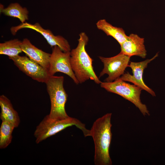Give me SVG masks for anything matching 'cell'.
<instances>
[{"label":"cell","mask_w":165,"mask_h":165,"mask_svg":"<svg viewBox=\"0 0 165 165\" xmlns=\"http://www.w3.org/2000/svg\"><path fill=\"white\" fill-rule=\"evenodd\" d=\"M112 114L108 113L98 118L94 122L90 130L95 147L94 161L96 165H111L109 155L112 138L111 131Z\"/></svg>","instance_id":"obj_1"},{"label":"cell","mask_w":165,"mask_h":165,"mask_svg":"<svg viewBox=\"0 0 165 165\" xmlns=\"http://www.w3.org/2000/svg\"><path fill=\"white\" fill-rule=\"evenodd\" d=\"M79 36L77 46L70 52V62L72 69L79 83L91 79L97 84H100L101 82L93 69V60L86 50L88 38L84 32L80 33Z\"/></svg>","instance_id":"obj_2"},{"label":"cell","mask_w":165,"mask_h":165,"mask_svg":"<svg viewBox=\"0 0 165 165\" xmlns=\"http://www.w3.org/2000/svg\"><path fill=\"white\" fill-rule=\"evenodd\" d=\"M75 126L81 130L85 137L90 136V130L79 120L70 117L62 119H53L46 115L37 127L34 135L38 144L67 127Z\"/></svg>","instance_id":"obj_3"},{"label":"cell","mask_w":165,"mask_h":165,"mask_svg":"<svg viewBox=\"0 0 165 165\" xmlns=\"http://www.w3.org/2000/svg\"><path fill=\"white\" fill-rule=\"evenodd\" d=\"M64 81L63 76L53 75L50 76L45 83L51 103L48 115L52 119H62L69 117L65 109L68 96L64 88Z\"/></svg>","instance_id":"obj_4"},{"label":"cell","mask_w":165,"mask_h":165,"mask_svg":"<svg viewBox=\"0 0 165 165\" xmlns=\"http://www.w3.org/2000/svg\"><path fill=\"white\" fill-rule=\"evenodd\" d=\"M100 84L101 86L107 91L117 94L133 103L144 116L150 115L146 106L141 101L140 96L142 90L139 87L118 79L111 82H101Z\"/></svg>","instance_id":"obj_5"},{"label":"cell","mask_w":165,"mask_h":165,"mask_svg":"<svg viewBox=\"0 0 165 165\" xmlns=\"http://www.w3.org/2000/svg\"><path fill=\"white\" fill-rule=\"evenodd\" d=\"M99 59L104 64V68L100 72L99 78L107 74L108 77L105 81L111 82L115 80L124 73L130 57L121 52L113 57H105L99 56Z\"/></svg>","instance_id":"obj_6"},{"label":"cell","mask_w":165,"mask_h":165,"mask_svg":"<svg viewBox=\"0 0 165 165\" xmlns=\"http://www.w3.org/2000/svg\"><path fill=\"white\" fill-rule=\"evenodd\" d=\"M70 52H64L58 46L53 47L48 70L50 76L61 72L69 76L77 84L79 83L73 72L70 62Z\"/></svg>","instance_id":"obj_7"},{"label":"cell","mask_w":165,"mask_h":165,"mask_svg":"<svg viewBox=\"0 0 165 165\" xmlns=\"http://www.w3.org/2000/svg\"><path fill=\"white\" fill-rule=\"evenodd\" d=\"M23 73L38 82L45 83L49 75L48 70L26 56L9 57Z\"/></svg>","instance_id":"obj_8"},{"label":"cell","mask_w":165,"mask_h":165,"mask_svg":"<svg viewBox=\"0 0 165 165\" xmlns=\"http://www.w3.org/2000/svg\"><path fill=\"white\" fill-rule=\"evenodd\" d=\"M24 28L31 29L41 34L45 38L51 47L57 46L64 52L71 51L70 46L66 39L61 35H54L50 30L44 29L38 23L34 24L27 22L21 23L17 26L12 28L11 31L12 34L14 35L18 30Z\"/></svg>","instance_id":"obj_9"},{"label":"cell","mask_w":165,"mask_h":165,"mask_svg":"<svg viewBox=\"0 0 165 165\" xmlns=\"http://www.w3.org/2000/svg\"><path fill=\"white\" fill-rule=\"evenodd\" d=\"M158 56V53L152 58L147 59L143 61L138 62H131L128 65L132 70L133 75L128 72L124 73L116 79L131 82L150 94L152 96H156L154 91L148 87L144 83L143 79V74L144 69L148 64L155 59Z\"/></svg>","instance_id":"obj_10"},{"label":"cell","mask_w":165,"mask_h":165,"mask_svg":"<svg viewBox=\"0 0 165 165\" xmlns=\"http://www.w3.org/2000/svg\"><path fill=\"white\" fill-rule=\"evenodd\" d=\"M144 43V38L140 37L137 34H131L120 45V52L130 57L136 56L144 58L147 55V51Z\"/></svg>","instance_id":"obj_11"},{"label":"cell","mask_w":165,"mask_h":165,"mask_svg":"<svg viewBox=\"0 0 165 165\" xmlns=\"http://www.w3.org/2000/svg\"><path fill=\"white\" fill-rule=\"evenodd\" d=\"M21 48L29 59L48 70L51 54L38 49L27 38L22 41Z\"/></svg>","instance_id":"obj_12"},{"label":"cell","mask_w":165,"mask_h":165,"mask_svg":"<svg viewBox=\"0 0 165 165\" xmlns=\"http://www.w3.org/2000/svg\"><path fill=\"white\" fill-rule=\"evenodd\" d=\"M0 106L1 120L7 121L13 124L15 128L17 127L20 122L18 114L14 109L9 100L4 95L0 96Z\"/></svg>","instance_id":"obj_13"},{"label":"cell","mask_w":165,"mask_h":165,"mask_svg":"<svg viewBox=\"0 0 165 165\" xmlns=\"http://www.w3.org/2000/svg\"><path fill=\"white\" fill-rule=\"evenodd\" d=\"M98 29L104 32L108 36H110L115 38L121 45L127 39L128 36L122 28L112 26L105 19L99 20L96 23Z\"/></svg>","instance_id":"obj_14"},{"label":"cell","mask_w":165,"mask_h":165,"mask_svg":"<svg viewBox=\"0 0 165 165\" xmlns=\"http://www.w3.org/2000/svg\"><path fill=\"white\" fill-rule=\"evenodd\" d=\"M0 12L5 15L18 19L22 23L28 19V11L25 7H22L18 3L10 4L7 8L0 6Z\"/></svg>","instance_id":"obj_15"},{"label":"cell","mask_w":165,"mask_h":165,"mask_svg":"<svg viewBox=\"0 0 165 165\" xmlns=\"http://www.w3.org/2000/svg\"><path fill=\"white\" fill-rule=\"evenodd\" d=\"M22 41L14 39L0 43V54L8 56L9 57L17 56L22 51L21 48Z\"/></svg>","instance_id":"obj_16"},{"label":"cell","mask_w":165,"mask_h":165,"mask_svg":"<svg viewBox=\"0 0 165 165\" xmlns=\"http://www.w3.org/2000/svg\"><path fill=\"white\" fill-rule=\"evenodd\" d=\"M15 128L11 123L2 121L0 128V148H6L12 141L13 131Z\"/></svg>","instance_id":"obj_17"}]
</instances>
